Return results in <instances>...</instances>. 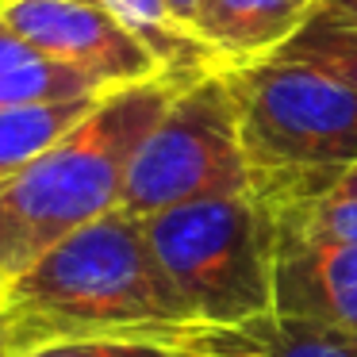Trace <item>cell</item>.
Instances as JSON below:
<instances>
[{"mask_svg": "<svg viewBox=\"0 0 357 357\" xmlns=\"http://www.w3.org/2000/svg\"><path fill=\"white\" fill-rule=\"evenodd\" d=\"M284 211H296L303 223H311L315 231L331 234L338 242L357 246V204L338 200V196H319V200H300V204H280ZM273 211V208H269Z\"/></svg>", "mask_w": 357, "mask_h": 357, "instance_id": "obj_15", "label": "cell"}, {"mask_svg": "<svg viewBox=\"0 0 357 357\" xmlns=\"http://www.w3.org/2000/svg\"><path fill=\"white\" fill-rule=\"evenodd\" d=\"M323 0H200L192 35L219 58V73L273 58L311 24Z\"/></svg>", "mask_w": 357, "mask_h": 357, "instance_id": "obj_8", "label": "cell"}, {"mask_svg": "<svg viewBox=\"0 0 357 357\" xmlns=\"http://www.w3.org/2000/svg\"><path fill=\"white\" fill-rule=\"evenodd\" d=\"M250 165L223 73L181 85L139 142L119 208L135 219L219 196H246Z\"/></svg>", "mask_w": 357, "mask_h": 357, "instance_id": "obj_5", "label": "cell"}, {"mask_svg": "<svg viewBox=\"0 0 357 357\" xmlns=\"http://www.w3.org/2000/svg\"><path fill=\"white\" fill-rule=\"evenodd\" d=\"M0 288H4V277H0Z\"/></svg>", "mask_w": 357, "mask_h": 357, "instance_id": "obj_20", "label": "cell"}, {"mask_svg": "<svg viewBox=\"0 0 357 357\" xmlns=\"http://www.w3.org/2000/svg\"><path fill=\"white\" fill-rule=\"evenodd\" d=\"M81 96H104L93 81L73 73L70 66L54 62L20 39L8 24H0V108H24V104H58L81 100Z\"/></svg>", "mask_w": 357, "mask_h": 357, "instance_id": "obj_11", "label": "cell"}, {"mask_svg": "<svg viewBox=\"0 0 357 357\" xmlns=\"http://www.w3.org/2000/svg\"><path fill=\"white\" fill-rule=\"evenodd\" d=\"M319 20H331V24H346L357 27V0H323Z\"/></svg>", "mask_w": 357, "mask_h": 357, "instance_id": "obj_16", "label": "cell"}, {"mask_svg": "<svg viewBox=\"0 0 357 357\" xmlns=\"http://www.w3.org/2000/svg\"><path fill=\"white\" fill-rule=\"evenodd\" d=\"M0 357H16V326L0 311Z\"/></svg>", "mask_w": 357, "mask_h": 357, "instance_id": "obj_18", "label": "cell"}, {"mask_svg": "<svg viewBox=\"0 0 357 357\" xmlns=\"http://www.w3.org/2000/svg\"><path fill=\"white\" fill-rule=\"evenodd\" d=\"M188 334H104V338H62L24 349L16 357H192L185 349Z\"/></svg>", "mask_w": 357, "mask_h": 357, "instance_id": "obj_14", "label": "cell"}, {"mask_svg": "<svg viewBox=\"0 0 357 357\" xmlns=\"http://www.w3.org/2000/svg\"><path fill=\"white\" fill-rule=\"evenodd\" d=\"M96 104H100V96L0 108V185H8L20 169H27L43 150H50L70 127H77Z\"/></svg>", "mask_w": 357, "mask_h": 357, "instance_id": "obj_12", "label": "cell"}, {"mask_svg": "<svg viewBox=\"0 0 357 357\" xmlns=\"http://www.w3.org/2000/svg\"><path fill=\"white\" fill-rule=\"evenodd\" d=\"M273 58L307 62V66L331 73L334 81H342V85H349L357 93V27L331 24V20L315 16L303 31H296Z\"/></svg>", "mask_w": 357, "mask_h": 357, "instance_id": "obj_13", "label": "cell"}, {"mask_svg": "<svg viewBox=\"0 0 357 357\" xmlns=\"http://www.w3.org/2000/svg\"><path fill=\"white\" fill-rule=\"evenodd\" d=\"M326 196H338V200H354L357 204V165H349V169L338 177V185H334Z\"/></svg>", "mask_w": 357, "mask_h": 357, "instance_id": "obj_17", "label": "cell"}, {"mask_svg": "<svg viewBox=\"0 0 357 357\" xmlns=\"http://www.w3.org/2000/svg\"><path fill=\"white\" fill-rule=\"evenodd\" d=\"M261 211L273 227V311L357 338V246L315 231L296 211Z\"/></svg>", "mask_w": 357, "mask_h": 357, "instance_id": "obj_7", "label": "cell"}, {"mask_svg": "<svg viewBox=\"0 0 357 357\" xmlns=\"http://www.w3.org/2000/svg\"><path fill=\"white\" fill-rule=\"evenodd\" d=\"M0 4H8V0H0Z\"/></svg>", "mask_w": 357, "mask_h": 357, "instance_id": "obj_21", "label": "cell"}, {"mask_svg": "<svg viewBox=\"0 0 357 357\" xmlns=\"http://www.w3.org/2000/svg\"><path fill=\"white\" fill-rule=\"evenodd\" d=\"M165 4H169V12L173 16L181 20V24H192V16H196V8H200V0H165Z\"/></svg>", "mask_w": 357, "mask_h": 357, "instance_id": "obj_19", "label": "cell"}, {"mask_svg": "<svg viewBox=\"0 0 357 357\" xmlns=\"http://www.w3.org/2000/svg\"><path fill=\"white\" fill-rule=\"evenodd\" d=\"M177 89L158 77L104 93L77 127L0 185V277H20L54 242L119 208L127 165Z\"/></svg>", "mask_w": 357, "mask_h": 357, "instance_id": "obj_2", "label": "cell"}, {"mask_svg": "<svg viewBox=\"0 0 357 357\" xmlns=\"http://www.w3.org/2000/svg\"><path fill=\"white\" fill-rule=\"evenodd\" d=\"M0 311L16 326V354L62 338L188 334L196 326L146 242L142 219L123 208L66 234L20 277L4 280Z\"/></svg>", "mask_w": 357, "mask_h": 357, "instance_id": "obj_1", "label": "cell"}, {"mask_svg": "<svg viewBox=\"0 0 357 357\" xmlns=\"http://www.w3.org/2000/svg\"><path fill=\"white\" fill-rule=\"evenodd\" d=\"M250 196L261 208L326 196L357 165V93L307 62L265 58L223 73Z\"/></svg>", "mask_w": 357, "mask_h": 357, "instance_id": "obj_3", "label": "cell"}, {"mask_svg": "<svg viewBox=\"0 0 357 357\" xmlns=\"http://www.w3.org/2000/svg\"><path fill=\"white\" fill-rule=\"evenodd\" d=\"M142 231L200 326L273 311V227L250 192L158 211Z\"/></svg>", "mask_w": 357, "mask_h": 357, "instance_id": "obj_4", "label": "cell"}, {"mask_svg": "<svg viewBox=\"0 0 357 357\" xmlns=\"http://www.w3.org/2000/svg\"><path fill=\"white\" fill-rule=\"evenodd\" d=\"M96 4H104L135 39L146 43L150 54L162 62L165 77H173L177 85H192L208 73H219V58L211 54V47L173 16L165 0H96Z\"/></svg>", "mask_w": 357, "mask_h": 357, "instance_id": "obj_10", "label": "cell"}, {"mask_svg": "<svg viewBox=\"0 0 357 357\" xmlns=\"http://www.w3.org/2000/svg\"><path fill=\"white\" fill-rule=\"evenodd\" d=\"M0 24L93 81L100 93L165 77L146 43L135 39L96 0H8L0 4Z\"/></svg>", "mask_w": 357, "mask_h": 357, "instance_id": "obj_6", "label": "cell"}, {"mask_svg": "<svg viewBox=\"0 0 357 357\" xmlns=\"http://www.w3.org/2000/svg\"><path fill=\"white\" fill-rule=\"evenodd\" d=\"M185 349L192 357H357V338L265 311L231 326L196 323L185 338Z\"/></svg>", "mask_w": 357, "mask_h": 357, "instance_id": "obj_9", "label": "cell"}]
</instances>
